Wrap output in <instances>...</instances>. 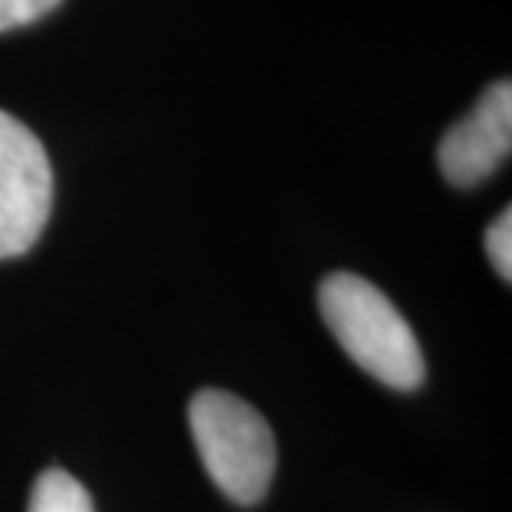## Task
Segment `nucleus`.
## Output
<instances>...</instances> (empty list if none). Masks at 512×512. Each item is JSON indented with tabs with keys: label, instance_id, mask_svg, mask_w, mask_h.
<instances>
[{
	"label": "nucleus",
	"instance_id": "f257e3e1",
	"mask_svg": "<svg viewBox=\"0 0 512 512\" xmlns=\"http://www.w3.org/2000/svg\"><path fill=\"white\" fill-rule=\"evenodd\" d=\"M319 308L330 333L356 365L396 390L424 382V356L416 333L373 282L339 271L319 288Z\"/></svg>",
	"mask_w": 512,
	"mask_h": 512
},
{
	"label": "nucleus",
	"instance_id": "f03ea898",
	"mask_svg": "<svg viewBox=\"0 0 512 512\" xmlns=\"http://www.w3.org/2000/svg\"><path fill=\"white\" fill-rule=\"evenodd\" d=\"M202 464L237 504L262 501L276 470V441L259 410L225 390H202L188 407Z\"/></svg>",
	"mask_w": 512,
	"mask_h": 512
},
{
	"label": "nucleus",
	"instance_id": "7ed1b4c3",
	"mask_svg": "<svg viewBox=\"0 0 512 512\" xmlns=\"http://www.w3.org/2000/svg\"><path fill=\"white\" fill-rule=\"evenodd\" d=\"M52 211V165L35 134L0 109V259L26 254Z\"/></svg>",
	"mask_w": 512,
	"mask_h": 512
},
{
	"label": "nucleus",
	"instance_id": "20e7f679",
	"mask_svg": "<svg viewBox=\"0 0 512 512\" xmlns=\"http://www.w3.org/2000/svg\"><path fill=\"white\" fill-rule=\"evenodd\" d=\"M512 148V86L498 80L476 109L453 126L439 146V165L453 185L470 188L487 180Z\"/></svg>",
	"mask_w": 512,
	"mask_h": 512
},
{
	"label": "nucleus",
	"instance_id": "39448f33",
	"mask_svg": "<svg viewBox=\"0 0 512 512\" xmlns=\"http://www.w3.org/2000/svg\"><path fill=\"white\" fill-rule=\"evenodd\" d=\"M29 512H94L92 495L63 470H46L35 481Z\"/></svg>",
	"mask_w": 512,
	"mask_h": 512
},
{
	"label": "nucleus",
	"instance_id": "423d86ee",
	"mask_svg": "<svg viewBox=\"0 0 512 512\" xmlns=\"http://www.w3.org/2000/svg\"><path fill=\"white\" fill-rule=\"evenodd\" d=\"M484 245H487V256L493 262L495 274L501 276L504 282L512 279V211L504 208L501 217H495L493 225L487 228V237H484Z\"/></svg>",
	"mask_w": 512,
	"mask_h": 512
},
{
	"label": "nucleus",
	"instance_id": "0eeeda50",
	"mask_svg": "<svg viewBox=\"0 0 512 512\" xmlns=\"http://www.w3.org/2000/svg\"><path fill=\"white\" fill-rule=\"evenodd\" d=\"M63 0H0V32L46 18Z\"/></svg>",
	"mask_w": 512,
	"mask_h": 512
}]
</instances>
